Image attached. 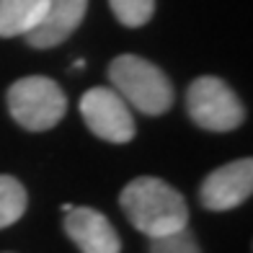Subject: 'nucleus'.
<instances>
[{
    "instance_id": "1",
    "label": "nucleus",
    "mask_w": 253,
    "mask_h": 253,
    "mask_svg": "<svg viewBox=\"0 0 253 253\" xmlns=\"http://www.w3.org/2000/svg\"><path fill=\"white\" fill-rule=\"evenodd\" d=\"M119 204L142 235L160 238L183 230L189 222V207L170 183L155 176H140L129 181L119 197Z\"/></svg>"
},
{
    "instance_id": "2",
    "label": "nucleus",
    "mask_w": 253,
    "mask_h": 253,
    "mask_svg": "<svg viewBox=\"0 0 253 253\" xmlns=\"http://www.w3.org/2000/svg\"><path fill=\"white\" fill-rule=\"evenodd\" d=\"M114 90L137 111L160 117L173 106V85L158 65L137 54H119L109 65Z\"/></svg>"
},
{
    "instance_id": "3",
    "label": "nucleus",
    "mask_w": 253,
    "mask_h": 253,
    "mask_svg": "<svg viewBox=\"0 0 253 253\" xmlns=\"http://www.w3.org/2000/svg\"><path fill=\"white\" fill-rule=\"evenodd\" d=\"M8 109L16 124H21L24 129L44 132L65 117L67 98L52 78L31 75L16 80L8 88Z\"/></svg>"
},
{
    "instance_id": "4",
    "label": "nucleus",
    "mask_w": 253,
    "mask_h": 253,
    "mask_svg": "<svg viewBox=\"0 0 253 253\" xmlns=\"http://www.w3.org/2000/svg\"><path fill=\"white\" fill-rule=\"evenodd\" d=\"M186 109L194 124H199L202 129L210 132H230L246 119L243 103L230 90V85L212 75L197 78L189 85Z\"/></svg>"
},
{
    "instance_id": "5",
    "label": "nucleus",
    "mask_w": 253,
    "mask_h": 253,
    "mask_svg": "<svg viewBox=\"0 0 253 253\" xmlns=\"http://www.w3.org/2000/svg\"><path fill=\"white\" fill-rule=\"evenodd\" d=\"M80 114L88 129L106 142H129L134 137V117L126 101L114 88H90L80 98Z\"/></svg>"
},
{
    "instance_id": "6",
    "label": "nucleus",
    "mask_w": 253,
    "mask_h": 253,
    "mask_svg": "<svg viewBox=\"0 0 253 253\" xmlns=\"http://www.w3.org/2000/svg\"><path fill=\"white\" fill-rule=\"evenodd\" d=\"M251 191H253V160L243 158L212 170L199 189V199L207 210L227 212L243 204L251 197Z\"/></svg>"
},
{
    "instance_id": "7",
    "label": "nucleus",
    "mask_w": 253,
    "mask_h": 253,
    "mask_svg": "<svg viewBox=\"0 0 253 253\" xmlns=\"http://www.w3.org/2000/svg\"><path fill=\"white\" fill-rule=\"evenodd\" d=\"M65 233L80 248V253H119L122 240L106 214L90 207H73L65 214Z\"/></svg>"
},
{
    "instance_id": "8",
    "label": "nucleus",
    "mask_w": 253,
    "mask_h": 253,
    "mask_svg": "<svg viewBox=\"0 0 253 253\" xmlns=\"http://www.w3.org/2000/svg\"><path fill=\"white\" fill-rule=\"evenodd\" d=\"M85 8L88 0H49L42 21L26 34V42L34 49H52L67 42L83 21Z\"/></svg>"
},
{
    "instance_id": "9",
    "label": "nucleus",
    "mask_w": 253,
    "mask_h": 253,
    "mask_svg": "<svg viewBox=\"0 0 253 253\" xmlns=\"http://www.w3.org/2000/svg\"><path fill=\"white\" fill-rule=\"evenodd\" d=\"M49 0H0V37H21L42 21Z\"/></svg>"
},
{
    "instance_id": "10",
    "label": "nucleus",
    "mask_w": 253,
    "mask_h": 253,
    "mask_svg": "<svg viewBox=\"0 0 253 253\" xmlns=\"http://www.w3.org/2000/svg\"><path fill=\"white\" fill-rule=\"evenodd\" d=\"M26 189L13 176H0V230L18 222L26 212Z\"/></svg>"
},
{
    "instance_id": "11",
    "label": "nucleus",
    "mask_w": 253,
    "mask_h": 253,
    "mask_svg": "<svg viewBox=\"0 0 253 253\" xmlns=\"http://www.w3.org/2000/svg\"><path fill=\"white\" fill-rule=\"evenodd\" d=\"M119 24L126 29H140L155 13V0H109Z\"/></svg>"
},
{
    "instance_id": "12",
    "label": "nucleus",
    "mask_w": 253,
    "mask_h": 253,
    "mask_svg": "<svg viewBox=\"0 0 253 253\" xmlns=\"http://www.w3.org/2000/svg\"><path fill=\"white\" fill-rule=\"evenodd\" d=\"M150 253H202V248L197 238L191 235V230L183 227L170 235L150 238Z\"/></svg>"
}]
</instances>
